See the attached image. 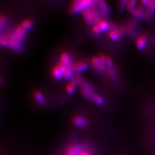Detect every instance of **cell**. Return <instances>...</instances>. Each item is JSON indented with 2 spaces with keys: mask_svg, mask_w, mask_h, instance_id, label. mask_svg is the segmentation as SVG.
I'll use <instances>...</instances> for the list:
<instances>
[{
  "mask_svg": "<svg viewBox=\"0 0 155 155\" xmlns=\"http://www.w3.org/2000/svg\"><path fill=\"white\" fill-rule=\"evenodd\" d=\"M26 34V30L20 25L12 33L8 39V47L12 50L20 51L22 50V41Z\"/></svg>",
  "mask_w": 155,
  "mask_h": 155,
  "instance_id": "obj_1",
  "label": "cell"
},
{
  "mask_svg": "<svg viewBox=\"0 0 155 155\" xmlns=\"http://www.w3.org/2000/svg\"><path fill=\"white\" fill-rule=\"evenodd\" d=\"M64 155H93V153L85 145L75 143L67 148Z\"/></svg>",
  "mask_w": 155,
  "mask_h": 155,
  "instance_id": "obj_2",
  "label": "cell"
},
{
  "mask_svg": "<svg viewBox=\"0 0 155 155\" xmlns=\"http://www.w3.org/2000/svg\"><path fill=\"white\" fill-rule=\"evenodd\" d=\"M93 5V1L91 0H76L72 2L70 8V13L76 14L82 12L86 8Z\"/></svg>",
  "mask_w": 155,
  "mask_h": 155,
  "instance_id": "obj_3",
  "label": "cell"
},
{
  "mask_svg": "<svg viewBox=\"0 0 155 155\" xmlns=\"http://www.w3.org/2000/svg\"><path fill=\"white\" fill-rule=\"evenodd\" d=\"M81 93L84 97L93 101L97 105H101L104 104V101L103 100V98L98 94L94 93L93 91L92 90H90L87 89H81Z\"/></svg>",
  "mask_w": 155,
  "mask_h": 155,
  "instance_id": "obj_4",
  "label": "cell"
},
{
  "mask_svg": "<svg viewBox=\"0 0 155 155\" xmlns=\"http://www.w3.org/2000/svg\"><path fill=\"white\" fill-rule=\"evenodd\" d=\"M124 34L122 28H118L114 27L109 32V36L111 40L114 41L118 40Z\"/></svg>",
  "mask_w": 155,
  "mask_h": 155,
  "instance_id": "obj_5",
  "label": "cell"
},
{
  "mask_svg": "<svg viewBox=\"0 0 155 155\" xmlns=\"http://www.w3.org/2000/svg\"><path fill=\"white\" fill-rule=\"evenodd\" d=\"M148 36L145 34L141 35L136 41V47L139 51L144 50L147 46L148 41Z\"/></svg>",
  "mask_w": 155,
  "mask_h": 155,
  "instance_id": "obj_6",
  "label": "cell"
},
{
  "mask_svg": "<svg viewBox=\"0 0 155 155\" xmlns=\"http://www.w3.org/2000/svg\"><path fill=\"white\" fill-rule=\"evenodd\" d=\"M89 67V64L86 62L81 61L77 63L73 64L71 67L73 72H82L87 69Z\"/></svg>",
  "mask_w": 155,
  "mask_h": 155,
  "instance_id": "obj_7",
  "label": "cell"
},
{
  "mask_svg": "<svg viewBox=\"0 0 155 155\" xmlns=\"http://www.w3.org/2000/svg\"><path fill=\"white\" fill-rule=\"evenodd\" d=\"M59 64L64 66L68 68H71L72 64H71L70 56L66 52H63L61 55V60Z\"/></svg>",
  "mask_w": 155,
  "mask_h": 155,
  "instance_id": "obj_8",
  "label": "cell"
},
{
  "mask_svg": "<svg viewBox=\"0 0 155 155\" xmlns=\"http://www.w3.org/2000/svg\"><path fill=\"white\" fill-rule=\"evenodd\" d=\"M81 13L82 14V16H83V18H84V21H86V22L87 24L91 25V24H93L94 23L93 17V16H92L91 12L90 7L84 9Z\"/></svg>",
  "mask_w": 155,
  "mask_h": 155,
  "instance_id": "obj_9",
  "label": "cell"
},
{
  "mask_svg": "<svg viewBox=\"0 0 155 155\" xmlns=\"http://www.w3.org/2000/svg\"><path fill=\"white\" fill-rule=\"evenodd\" d=\"M101 13L104 17H107L109 15V8L107 3L104 0H100L98 2Z\"/></svg>",
  "mask_w": 155,
  "mask_h": 155,
  "instance_id": "obj_10",
  "label": "cell"
},
{
  "mask_svg": "<svg viewBox=\"0 0 155 155\" xmlns=\"http://www.w3.org/2000/svg\"><path fill=\"white\" fill-rule=\"evenodd\" d=\"M90 10L91 12V14L93 17V20H94V23L95 25H97V24H99L101 21V17L100 15V13L97 10V7L95 5H91L90 6Z\"/></svg>",
  "mask_w": 155,
  "mask_h": 155,
  "instance_id": "obj_11",
  "label": "cell"
},
{
  "mask_svg": "<svg viewBox=\"0 0 155 155\" xmlns=\"http://www.w3.org/2000/svg\"><path fill=\"white\" fill-rule=\"evenodd\" d=\"M72 122L74 125L78 127H84L87 124V120L82 116H75L72 120Z\"/></svg>",
  "mask_w": 155,
  "mask_h": 155,
  "instance_id": "obj_12",
  "label": "cell"
},
{
  "mask_svg": "<svg viewBox=\"0 0 155 155\" xmlns=\"http://www.w3.org/2000/svg\"><path fill=\"white\" fill-rule=\"evenodd\" d=\"M144 6L142 5L139 7L138 8H136L132 12V14L133 16L137 18L143 19L145 20V11H144Z\"/></svg>",
  "mask_w": 155,
  "mask_h": 155,
  "instance_id": "obj_13",
  "label": "cell"
},
{
  "mask_svg": "<svg viewBox=\"0 0 155 155\" xmlns=\"http://www.w3.org/2000/svg\"><path fill=\"white\" fill-rule=\"evenodd\" d=\"M51 73H52V77L56 79H61L63 78H64L63 73L62 72L61 69L58 67V66L53 68Z\"/></svg>",
  "mask_w": 155,
  "mask_h": 155,
  "instance_id": "obj_14",
  "label": "cell"
},
{
  "mask_svg": "<svg viewBox=\"0 0 155 155\" xmlns=\"http://www.w3.org/2000/svg\"><path fill=\"white\" fill-rule=\"evenodd\" d=\"M33 96H34L35 99L39 103V104H40L41 105H45V98L40 91H36V92L34 93Z\"/></svg>",
  "mask_w": 155,
  "mask_h": 155,
  "instance_id": "obj_15",
  "label": "cell"
},
{
  "mask_svg": "<svg viewBox=\"0 0 155 155\" xmlns=\"http://www.w3.org/2000/svg\"><path fill=\"white\" fill-rule=\"evenodd\" d=\"M137 4V1L135 0H130L129 1L127 2V5L126 6V9L127 11L130 12H132L136 9V6Z\"/></svg>",
  "mask_w": 155,
  "mask_h": 155,
  "instance_id": "obj_16",
  "label": "cell"
},
{
  "mask_svg": "<svg viewBox=\"0 0 155 155\" xmlns=\"http://www.w3.org/2000/svg\"><path fill=\"white\" fill-rule=\"evenodd\" d=\"M79 86L81 87V89H87V90H92V91L94 89V87L90 83H88L82 79L80 81Z\"/></svg>",
  "mask_w": 155,
  "mask_h": 155,
  "instance_id": "obj_17",
  "label": "cell"
},
{
  "mask_svg": "<svg viewBox=\"0 0 155 155\" xmlns=\"http://www.w3.org/2000/svg\"><path fill=\"white\" fill-rule=\"evenodd\" d=\"M21 25L26 31L27 30H29V29H31L32 28V26H33V22H32V21L31 20L27 19V20H25L24 21H22Z\"/></svg>",
  "mask_w": 155,
  "mask_h": 155,
  "instance_id": "obj_18",
  "label": "cell"
},
{
  "mask_svg": "<svg viewBox=\"0 0 155 155\" xmlns=\"http://www.w3.org/2000/svg\"><path fill=\"white\" fill-rule=\"evenodd\" d=\"M105 64L106 66L107 67V69L113 70H116L114 66L112 60L107 55H105Z\"/></svg>",
  "mask_w": 155,
  "mask_h": 155,
  "instance_id": "obj_19",
  "label": "cell"
},
{
  "mask_svg": "<svg viewBox=\"0 0 155 155\" xmlns=\"http://www.w3.org/2000/svg\"><path fill=\"white\" fill-rule=\"evenodd\" d=\"M100 63L101 61L98 56H94L91 60V65L93 68L95 70H97V71L100 67Z\"/></svg>",
  "mask_w": 155,
  "mask_h": 155,
  "instance_id": "obj_20",
  "label": "cell"
},
{
  "mask_svg": "<svg viewBox=\"0 0 155 155\" xmlns=\"http://www.w3.org/2000/svg\"><path fill=\"white\" fill-rule=\"evenodd\" d=\"M98 25L101 32H105L106 31L108 30V29L109 28V24L106 20H102Z\"/></svg>",
  "mask_w": 155,
  "mask_h": 155,
  "instance_id": "obj_21",
  "label": "cell"
},
{
  "mask_svg": "<svg viewBox=\"0 0 155 155\" xmlns=\"http://www.w3.org/2000/svg\"><path fill=\"white\" fill-rule=\"evenodd\" d=\"M77 86H75V84H74L73 83H68L66 87V90L67 92L70 94H72L74 93V91L76 89Z\"/></svg>",
  "mask_w": 155,
  "mask_h": 155,
  "instance_id": "obj_22",
  "label": "cell"
},
{
  "mask_svg": "<svg viewBox=\"0 0 155 155\" xmlns=\"http://www.w3.org/2000/svg\"><path fill=\"white\" fill-rule=\"evenodd\" d=\"M6 17L4 15H1V16L0 17V29H1V33H2V30L3 28L4 27V26L5 25Z\"/></svg>",
  "mask_w": 155,
  "mask_h": 155,
  "instance_id": "obj_23",
  "label": "cell"
},
{
  "mask_svg": "<svg viewBox=\"0 0 155 155\" xmlns=\"http://www.w3.org/2000/svg\"><path fill=\"white\" fill-rule=\"evenodd\" d=\"M127 2L128 1L125 0V1H121L120 2V4H119V9L121 12H123L124 11L125 8H126L127 5Z\"/></svg>",
  "mask_w": 155,
  "mask_h": 155,
  "instance_id": "obj_24",
  "label": "cell"
},
{
  "mask_svg": "<svg viewBox=\"0 0 155 155\" xmlns=\"http://www.w3.org/2000/svg\"><path fill=\"white\" fill-rule=\"evenodd\" d=\"M0 43H1V45L8 47V38L6 37V36H4V37L1 36V40H0Z\"/></svg>",
  "mask_w": 155,
  "mask_h": 155,
  "instance_id": "obj_25",
  "label": "cell"
},
{
  "mask_svg": "<svg viewBox=\"0 0 155 155\" xmlns=\"http://www.w3.org/2000/svg\"><path fill=\"white\" fill-rule=\"evenodd\" d=\"M92 31H93V33L95 34V35H99L102 32L98 24L97 25H94V26L93 27V28H92Z\"/></svg>",
  "mask_w": 155,
  "mask_h": 155,
  "instance_id": "obj_26",
  "label": "cell"
}]
</instances>
